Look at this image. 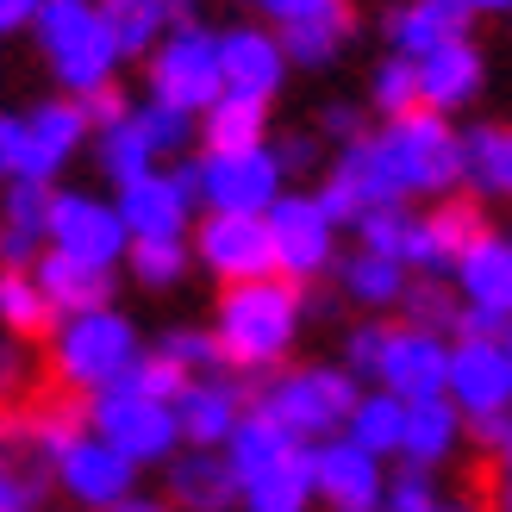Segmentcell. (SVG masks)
Listing matches in <instances>:
<instances>
[{"label":"cell","instance_id":"b9f144b4","mask_svg":"<svg viewBox=\"0 0 512 512\" xmlns=\"http://www.w3.org/2000/svg\"><path fill=\"white\" fill-rule=\"evenodd\" d=\"M132 119H138V132L150 138V150H157V157H169V150H188V138H194V119L175 113V107H163V100L138 107Z\"/></svg>","mask_w":512,"mask_h":512},{"label":"cell","instance_id":"603a6c76","mask_svg":"<svg viewBox=\"0 0 512 512\" xmlns=\"http://www.w3.org/2000/svg\"><path fill=\"white\" fill-rule=\"evenodd\" d=\"M169 413H175V431H182V438H194L200 450H213V444H225V431L238 425L244 394L232 388V381H188Z\"/></svg>","mask_w":512,"mask_h":512},{"label":"cell","instance_id":"7bdbcfd3","mask_svg":"<svg viewBox=\"0 0 512 512\" xmlns=\"http://www.w3.org/2000/svg\"><path fill=\"white\" fill-rule=\"evenodd\" d=\"M369 94H375V107L388 113V119H400V113H413L419 107V88H413V63L406 57H388L375 69V82H369Z\"/></svg>","mask_w":512,"mask_h":512},{"label":"cell","instance_id":"3957f363","mask_svg":"<svg viewBox=\"0 0 512 512\" xmlns=\"http://www.w3.org/2000/svg\"><path fill=\"white\" fill-rule=\"evenodd\" d=\"M32 25H38V44L50 57V75H57L75 100L113 82L119 57H113L107 32H100L94 0H44V7L32 13Z\"/></svg>","mask_w":512,"mask_h":512},{"label":"cell","instance_id":"9a60e30c","mask_svg":"<svg viewBox=\"0 0 512 512\" xmlns=\"http://www.w3.org/2000/svg\"><path fill=\"white\" fill-rule=\"evenodd\" d=\"M200 263L225 281H256V275H275V256H269V232L256 213H207L200 219Z\"/></svg>","mask_w":512,"mask_h":512},{"label":"cell","instance_id":"1f68e13d","mask_svg":"<svg viewBox=\"0 0 512 512\" xmlns=\"http://www.w3.org/2000/svg\"><path fill=\"white\" fill-rule=\"evenodd\" d=\"M0 325L13 338H50L57 331V306L38 294L32 269H0Z\"/></svg>","mask_w":512,"mask_h":512},{"label":"cell","instance_id":"4fadbf2b","mask_svg":"<svg viewBox=\"0 0 512 512\" xmlns=\"http://www.w3.org/2000/svg\"><path fill=\"white\" fill-rule=\"evenodd\" d=\"M444 394L456 413H506V394H512V350L488 344V338H463L450 350V369H444Z\"/></svg>","mask_w":512,"mask_h":512},{"label":"cell","instance_id":"7c38bea8","mask_svg":"<svg viewBox=\"0 0 512 512\" xmlns=\"http://www.w3.org/2000/svg\"><path fill=\"white\" fill-rule=\"evenodd\" d=\"M88 138V119L75 100H44L38 113H25L19 119V157H13V182H44L50 188V175H57L75 150H82Z\"/></svg>","mask_w":512,"mask_h":512},{"label":"cell","instance_id":"836d02e7","mask_svg":"<svg viewBox=\"0 0 512 512\" xmlns=\"http://www.w3.org/2000/svg\"><path fill=\"white\" fill-rule=\"evenodd\" d=\"M250 500V512H306L313 500V469H306V450H294L288 463H275L269 475H256L250 488H238Z\"/></svg>","mask_w":512,"mask_h":512},{"label":"cell","instance_id":"ac0fdd59","mask_svg":"<svg viewBox=\"0 0 512 512\" xmlns=\"http://www.w3.org/2000/svg\"><path fill=\"white\" fill-rule=\"evenodd\" d=\"M57 475L82 506H107L113 512L119 500H132V463H125L113 444H100L94 431H82L75 444L57 450Z\"/></svg>","mask_w":512,"mask_h":512},{"label":"cell","instance_id":"9f6ffc18","mask_svg":"<svg viewBox=\"0 0 512 512\" xmlns=\"http://www.w3.org/2000/svg\"><path fill=\"white\" fill-rule=\"evenodd\" d=\"M325 132H331V138H363V132H356V113H350V107H331V113H325Z\"/></svg>","mask_w":512,"mask_h":512},{"label":"cell","instance_id":"7a4b0ae2","mask_svg":"<svg viewBox=\"0 0 512 512\" xmlns=\"http://www.w3.org/2000/svg\"><path fill=\"white\" fill-rule=\"evenodd\" d=\"M138 363V331L125 313L100 306V313H69L50 331V369H57V388L69 394H100Z\"/></svg>","mask_w":512,"mask_h":512},{"label":"cell","instance_id":"83f0119b","mask_svg":"<svg viewBox=\"0 0 512 512\" xmlns=\"http://www.w3.org/2000/svg\"><path fill=\"white\" fill-rule=\"evenodd\" d=\"M100 32H107L113 57H150L157 38L169 32V7L163 0H100Z\"/></svg>","mask_w":512,"mask_h":512},{"label":"cell","instance_id":"484cf974","mask_svg":"<svg viewBox=\"0 0 512 512\" xmlns=\"http://www.w3.org/2000/svg\"><path fill=\"white\" fill-rule=\"evenodd\" d=\"M456 438H463V413L438 394V400H406V425H400V450L413 469H431L444 463V456L456 450Z\"/></svg>","mask_w":512,"mask_h":512},{"label":"cell","instance_id":"5bb4252c","mask_svg":"<svg viewBox=\"0 0 512 512\" xmlns=\"http://www.w3.org/2000/svg\"><path fill=\"white\" fill-rule=\"evenodd\" d=\"M444 369H450V344L431 338V331L400 325V331H388V338H381L375 375L388 381L394 400H438V394H444Z\"/></svg>","mask_w":512,"mask_h":512},{"label":"cell","instance_id":"6da1fadb","mask_svg":"<svg viewBox=\"0 0 512 512\" xmlns=\"http://www.w3.org/2000/svg\"><path fill=\"white\" fill-rule=\"evenodd\" d=\"M294 331H300V288L281 275H256V281H232L225 288L213 350L232 369H269L288 356Z\"/></svg>","mask_w":512,"mask_h":512},{"label":"cell","instance_id":"681fc988","mask_svg":"<svg viewBox=\"0 0 512 512\" xmlns=\"http://www.w3.org/2000/svg\"><path fill=\"white\" fill-rule=\"evenodd\" d=\"M463 338H488V344H506V313H481V306H463L456 313Z\"/></svg>","mask_w":512,"mask_h":512},{"label":"cell","instance_id":"d6a6232c","mask_svg":"<svg viewBox=\"0 0 512 512\" xmlns=\"http://www.w3.org/2000/svg\"><path fill=\"white\" fill-rule=\"evenodd\" d=\"M400 425H406V400H394L388 388H381V394H356V406H350V444L356 450H369L381 463L388 450H400Z\"/></svg>","mask_w":512,"mask_h":512},{"label":"cell","instance_id":"816d5d0a","mask_svg":"<svg viewBox=\"0 0 512 512\" xmlns=\"http://www.w3.org/2000/svg\"><path fill=\"white\" fill-rule=\"evenodd\" d=\"M469 431L488 456H506V413H481V419H469Z\"/></svg>","mask_w":512,"mask_h":512},{"label":"cell","instance_id":"cb8c5ba5","mask_svg":"<svg viewBox=\"0 0 512 512\" xmlns=\"http://www.w3.org/2000/svg\"><path fill=\"white\" fill-rule=\"evenodd\" d=\"M294 450H300V444H294L269 413H256V406H250V413H238V425L225 431V469H232L238 488H250V481L269 475L275 463H288Z\"/></svg>","mask_w":512,"mask_h":512},{"label":"cell","instance_id":"bcb514c9","mask_svg":"<svg viewBox=\"0 0 512 512\" xmlns=\"http://www.w3.org/2000/svg\"><path fill=\"white\" fill-rule=\"evenodd\" d=\"M75 107H82V119L94 125V132H107V125H119L125 113H132V107H125V94H119L113 82H107V88H94V94H82Z\"/></svg>","mask_w":512,"mask_h":512},{"label":"cell","instance_id":"11a10c76","mask_svg":"<svg viewBox=\"0 0 512 512\" xmlns=\"http://www.w3.org/2000/svg\"><path fill=\"white\" fill-rule=\"evenodd\" d=\"M44 0H0V32H19V25H32V13Z\"/></svg>","mask_w":512,"mask_h":512},{"label":"cell","instance_id":"9c48e42d","mask_svg":"<svg viewBox=\"0 0 512 512\" xmlns=\"http://www.w3.org/2000/svg\"><path fill=\"white\" fill-rule=\"evenodd\" d=\"M263 232H269V256L281 281H313L319 269H331V232L338 225L319 213L313 194H275L263 213Z\"/></svg>","mask_w":512,"mask_h":512},{"label":"cell","instance_id":"52a82bcc","mask_svg":"<svg viewBox=\"0 0 512 512\" xmlns=\"http://www.w3.org/2000/svg\"><path fill=\"white\" fill-rule=\"evenodd\" d=\"M88 419H94V438L113 444L132 469L138 463H163L175 450V438H182V431H175V413L163 400H138L132 388H119V381L88 400Z\"/></svg>","mask_w":512,"mask_h":512},{"label":"cell","instance_id":"74e56055","mask_svg":"<svg viewBox=\"0 0 512 512\" xmlns=\"http://www.w3.org/2000/svg\"><path fill=\"white\" fill-rule=\"evenodd\" d=\"M125 256H132V275L144 281V288H169V281H182V269H188V244L182 238L125 244Z\"/></svg>","mask_w":512,"mask_h":512},{"label":"cell","instance_id":"5b68a950","mask_svg":"<svg viewBox=\"0 0 512 512\" xmlns=\"http://www.w3.org/2000/svg\"><path fill=\"white\" fill-rule=\"evenodd\" d=\"M150 100H163L175 113H207L219 100V38L207 25H169L150 50Z\"/></svg>","mask_w":512,"mask_h":512},{"label":"cell","instance_id":"277c9868","mask_svg":"<svg viewBox=\"0 0 512 512\" xmlns=\"http://www.w3.org/2000/svg\"><path fill=\"white\" fill-rule=\"evenodd\" d=\"M381 157H388V175L400 194H450L456 182H463V169H456V132L444 113H400L388 119V132L375 138Z\"/></svg>","mask_w":512,"mask_h":512},{"label":"cell","instance_id":"7dc6e473","mask_svg":"<svg viewBox=\"0 0 512 512\" xmlns=\"http://www.w3.org/2000/svg\"><path fill=\"white\" fill-rule=\"evenodd\" d=\"M275 25H300V19H319V13H331V7H344V0H256Z\"/></svg>","mask_w":512,"mask_h":512},{"label":"cell","instance_id":"d6986e66","mask_svg":"<svg viewBox=\"0 0 512 512\" xmlns=\"http://www.w3.org/2000/svg\"><path fill=\"white\" fill-rule=\"evenodd\" d=\"M288 75V57H281L275 32L263 25H238V32H219V88L225 94H250V100H269Z\"/></svg>","mask_w":512,"mask_h":512},{"label":"cell","instance_id":"e575fe53","mask_svg":"<svg viewBox=\"0 0 512 512\" xmlns=\"http://www.w3.org/2000/svg\"><path fill=\"white\" fill-rule=\"evenodd\" d=\"M338 281L356 306H400V294H406V269L388 263V256H369V250H350Z\"/></svg>","mask_w":512,"mask_h":512},{"label":"cell","instance_id":"f1b7e54d","mask_svg":"<svg viewBox=\"0 0 512 512\" xmlns=\"http://www.w3.org/2000/svg\"><path fill=\"white\" fill-rule=\"evenodd\" d=\"M169 488H175V500L194 506V512H225L238 500V481H232V469H225V456H213V450L182 456L175 475H169Z\"/></svg>","mask_w":512,"mask_h":512},{"label":"cell","instance_id":"f907efd6","mask_svg":"<svg viewBox=\"0 0 512 512\" xmlns=\"http://www.w3.org/2000/svg\"><path fill=\"white\" fill-rule=\"evenodd\" d=\"M319 163V144L313 138H288V144H275V169L288 175V169H313Z\"/></svg>","mask_w":512,"mask_h":512},{"label":"cell","instance_id":"ba28073f","mask_svg":"<svg viewBox=\"0 0 512 512\" xmlns=\"http://www.w3.org/2000/svg\"><path fill=\"white\" fill-rule=\"evenodd\" d=\"M194 194L207 200V213H269V200L281 194V169H275V150L256 144V150H207V163L188 169Z\"/></svg>","mask_w":512,"mask_h":512},{"label":"cell","instance_id":"d4e9b609","mask_svg":"<svg viewBox=\"0 0 512 512\" xmlns=\"http://www.w3.org/2000/svg\"><path fill=\"white\" fill-rule=\"evenodd\" d=\"M456 281H463L469 306H481V313H512V244L500 232H481L456 256Z\"/></svg>","mask_w":512,"mask_h":512},{"label":"cell","instance_id":"c3c4849f","mask_svg":"<svg viewBox=\"0 0 512 512\" xmlns=\"http://www.w3.org/2000/svg\"><path fill=\"white\" fill-rule=\"evenodd\" d=\"M381 338H388V325H356V331H350V369H356V375H375Z\"/></svg>","mask_w":512,"mask_h":512},{"label":"cell","instance_id":"44dd1931","mask_svg":"<svg viewBox=\"0 0 512 512\" xmlns=\"http://www.w3.org/2000/svg\"><path fill=\"white\" fill-rule=\"evenodd\" d=\"M38 294L57 306V319L63 313H100V306L113 300V269H94V263H75V256L63 250H38Z\"/></svg>","mask_w":512,"mask_h":512},{"label":"cell","instance_id":"8d00e7d4","mask_svg":"<svg viewBox=\"0 0 512 512\" xmlns=\"http://www.w3.org/2000/svg\"><path fill=\"white\" fill-rule=\"evenodd\" d=\"M100 169L113 175V188H125V182H138V175L157 169V150H150V138L138 132V119H132V113L100 132Z\"/></svg>","mask_w":512,"mask_h":512},{"label":"cell","instance_id":"f5cc1de1","mask_svg":"<svg viewBox=\"0 0 512 512\" xmlns=\"http://www.w3.org/2000/svg\"><path fill=\"white\" fill-rule=\"evenodd\" d=\"M13 157H19V119L0 113V188L13 182Z\"/></svg>","mask_w":512,"mask_h":512},{"label":"cell","instance_id":"db71d44e","mask_svg":"<svg viewBox=\"0 0 512 512\" xmlns=\"http://www.w3.org/2000/svg\"><path fill=\"white\" fill-rule=\"evenodd\" d=\"M0 512H32V481L0 469Z\"/></svg>","mask_w":512,"mask_h":512},{"label":"cell","instance_id":"f546056e","mask_svg":"<svg viewBox=\"0 0 512 512\" xmlns=\"http://www.w3.org/2000/svg\"><path fill=\"white\" fill-rule=\"evenodd\" d=\"M356 32V13L350 7H331V13H319V19H300V25H281V57L288 63H306V69H319V63H331L344 50V38Z\"/></svg>","mask_w":512,"mask_h":512},{"label":"cell","instance_id":"680465c9","mask_svg":"<svg viewBox=\"0 0 512 512\" xmlns=\"http://www.w3.org/2000/svg\"><path fill=\"white\" fill-rule=\"evenodd\" d=\"M113 512H169V506H163V500H119Z\"/></svg>","mask_w":512,"mask_h":512},{"label":"cell","instance_id":"d590c367","mask_svg":"<svg viewBox=\"0 0 512 512\" xmlns=\"http://www.w3.org/2000/svg\"><path fill=\"white\" fill-rule=\"evenodd\" d=\"M419 225H425V244H431V256H438V269L456 263V256L488 232V219H481L475 200H444V207L431 213V219H419Z\"/></svg>","mask_w":512,"mask_h":512},{"label":"cell","instance_id":"6f0895ef","mask_svg":"<svg viewBox=\"0 0 512 512\" xmlns=\"http://www.w3.org/2000/svg\"><path fill=\"white\" fill-rule=\"evenodd\" d=\"M456 7H463V13L475 19V13H506V7H512V0H456Z\"/></svg>","mask_w":512,"mask_h":512},{"label":"cell","instance_id":"ab89813d","mask_svg":"<svg viewBox=\"0 0 512 512\" xmlns=\"http://www.w3.org/2000/svg\"><path fill=\"white\" fill-rule=\"evenodd\" d=\"M356 232H363V250H369V256H388V263H400L406 232H413V213H406V207H369L363 219H356Z\"/></svg>","mask_w":512,"mask_h":512},{"label":"cell","instance_id":"4316f807","mask_svg":"<svg viewBox=\"0 0 512 512\" xmlns=\"http://www.w3.org/2000/svg\"><path fill=\"white\" fill-rule=\"evenodd\" d=\"M456 169L475 194H506L512 188V132L506 125H469L456 138Z\"/></svg>","mask_w":512,"mask_h":512},{"label":"cell","instance_id":"60d3db41","mask_svg":"<svg viewBox=\"0 0 512 512\" xmlns=\"http://www.w3.org/2000/svg\"><path fill=\"white\" fill-rule=\"evenodd\" d=\"M400 313H406V325H413V331H431V338H444V331L456 325V306H450V294L438 288V281L406 288L400 294Z\"/></svg>","mask_w":512,"mask_h":512},{"label":"cell","instance_id":"91938a15","mask_svg":"<svg viewBox=\"0 0 512 512\" xmlns=\"http://www.w3.org/2000/svg\"><path fill=\"white\" fill-rule=\"evenodd\" d=\"M13 381H19V363H13L7 350H0V388H13Z\"/></svg>","mask_w":512,"mask_h":512},{"label":"cell","instance_id":"30bf717a","mask_svg":"<svg viewBox=\"0 0 512 512\" xmlns=\"http://www.w3.org/2000/svg\"><path fill=\"white\" fill-rule=\"evenodd\" d=\"M113 213H119V225H125V244L182 238L188 219H194V182H188V169H182V175L150 169V175H138V182H125L119 200H113Z\"/></svg>","mask_w":512,"mask_h":512},{"label":"cell","instance_id":"94428289","mask_svg":"<svg viewBox=\"0 0 512 512\" xmlns=\"http://www.w3.org/2000/svg\"><path fill=\"white\" fill-rule=\"evenodd\" d=\"M425 512H475V506H444V500H431Z\"/></svg>","mask_w":512,"mask_h":512},{"label":"cell","instance_id":"7402d4cb","mask_svg":"<svg viewBox=\"0 0 512 512\" xmlns=\"http://www.w3.org/2000/svg\"><path fill=\"white\" fill-rule=\"evenodd\" d=\"M450 38H469V13L456 0H406L400 13H388V44L406 63H419L425 50H438Z\"/></svg>","mask_w":512,"mask_h":512},{"label":"cell","instance_id":"8fae6325","mask_svg":"<svg viewBox=\"0 0 512 512\" xmlns=\"http://www.w3.org/2000/svg\"><path fill=\"white\" fill-rule=\"evenodd\" d=\"M50 250L75 256V263H94V269H113L125 256V225L113 213V200H94V194H50Z\"/></svg>","mask_w":512,"mask_h":512},{"label":"cell","instance_id":"ffe728a7","mask_svg":"<svg viewBox=\"0 0 512 512\" xmlns=\"http://www.w3.org/2000/svg\"><path fill=\"white\" fill-rule=\"evenodd\" d=\"M50 238V188L7 182L0 188V269H25Z\"/></svg>","mask_w":512,"mask_h":512},{"label":"cell","instance_id":"ee69618b","mask_svg":"<svg viewBox=\"0 0 512 512\" xmlns=\"http://www.w3.org/2000/svg\"><path fill=\"white\" fill-rule=\"evenodd\" d=\"M157 356H169V363L182 369V375H194V369H213V363H219V350H213V338H207V331H169Z\"/></svg>","mask_w":512,"mask_h":512},{"label":"cell","instance_id":"2e32d148","mask_svg":"<svg viewBox=\"0 0 512 512\" xmlns=\"http://www.w3.org/2000/svg\"><path fill=\"white\" fill-rule=\"evenodd\" d=\"M481 82H488V63H481L475 38H450V44L425 50V57L413 63V88H419V107L425 113L469 107V100L481 94Z\"/></svg>","mask_w":512,"mask_h":512},{"label":"cell","instance_id":"e0dca14e","mask_svg":"<svg viewBox=\"0 0 512 512\" xmlns=\"http://www.w3.org/2000/svg\"><path fill=\"white\" fill-rule=\"evenodd\" d=\"M313 469V494L331 500V512H369L381 500V463L369 450H356L350 438H331L306 456Z\"/></svg>","mask_w":512,"mask_h":512},{"label":"cell","instance_id":"8992f818","mask_svg":"<svg viewBox=\"0 0 512 512\" xmlns=\"http://www.w3.org/2000/svg\"><path fill=\"white\" fill-rule=\"evenodd\" d=\"M356 406V375L344 369H294L263 388V400H256V413H269L288 438H325L331 425H344Z\"/></svg>","mask_w":512,"mask_h":512},{"label":"cell","instance_id":"f6af8a7d","mask_svg":"<svg viewBox=\"0 0 512 512\" xmlns=\"http://www.w3.org/2000/svg\"><path fill=\"white\" fill-rule=\"evenodd\" d=\"M381 494H388V512H425L431 500H438V494H431V475H425V469H406L394 488H381Z\"/></svg>","mask_w":512,"mask_h":512},{"label":"cell","instance_id":"4dcf8cb0","mask_svg":"<svg viewBox=\"0 0 512 512\" xmlns=\"http://www.w3.org/2000/svg\"><path fill=\"white\" fill-rule=\"evenodd\" d=\"M263 125H269V100L219 88V100L207 107V150H256L263 144Z\"/></svg>","mask_w":512,"mask_h":512},{"label":"cell","instance_id":"6125c7cd","mask_svg":"<svg viewBox=\"0 0 512 512\" xmlns=\"http://www.w3.org/2000/svg\"><path fill=\"white\" fill-rule=\"evenodd\" d=\"M163 7H175V0H163Z\"/></svg>","mask_w":512,"mask_h":512},{"label":"cell","instance_id":"f35d334b","mask_svg":"<svg viewBox=\"0 0 512 512\" xmlns=\"http://www.w3.org/2000/svg\"><path fill=\"white\" fill-rule=\"evenodd\" d=\"M188 381H194V375H182L169 356H138V363L119 375V388H132L138 400H163V406H175V394H182Z\"/></svg>","mask_w":512,"mask_h":512}]
</instances>
